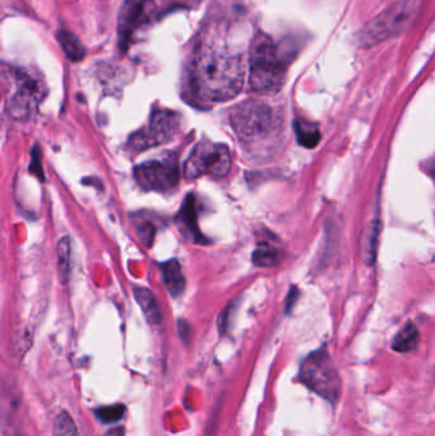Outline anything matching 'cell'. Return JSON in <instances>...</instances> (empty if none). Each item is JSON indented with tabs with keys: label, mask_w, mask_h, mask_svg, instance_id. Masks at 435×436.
<instances>
[{
	"label": "cell",
	"mask_w": 435,
	"mask_h": 436,
	"mask_svg": "<svg viewBox=\"0 0 435 436\" xmlns=\"http://www.w3.org/2000/svg\"><path fill=\"white\" fill-rule=\"evenodd\" d=\"M419 341H420V336H419V330L417 327L412 323H407L394 337L392 342V349L401 354L411 352L417 349Z\"/></svg>",
	"instance_id": "9a60e30c"
},
{
	"label": "cell",
	"mask_w": 435,
	"mask_h": 436,
	"mask_svg": "<svg viewBox=\"0 0 435 436\" xmlns=\"http://www.w3.org/2000/svg\"><path fill=\"white\" fill-rule=\"evenodd\" d=\"M194 94L205 102H225L240 94L245 81L242 56L215 46H202L190 72Z\"/></svg>",
	"instance_id": "6da1fadb"
},
{
	"label": "cell",
	"mask_w": 435,
	"mask_h": 436,
	"mask_svg": "<svg viewBox=\"0 0 435 436\" xmlns=\"http://www.w3.org/2000/svg\"><path fill=\"white\" fill-rule=\"evenodd\" d=\"M231 155L227 146L212 143L203 139L194 147L184 166L187 179H197L202 175L222 178L230 173Z\"/></svg>",
	"instance_id": "5b68a950"
},
{
	"label": "cell",
	"mask_w": 435,
	"mask_h": 436,
	"mask_svg": "<svg viewBox=\"0 0 435 436\" xmlns=\"http://www.w3.org/2000/svg\"><path fill=\"white\" fill-rule=\"evenodd\" d=\"M300 381L319 397L336 403L341 394V378L326 347L311 352L300 369Z\"/></svg>",
	"instance_id": "3957f363"
},
{
	"label": "cell",
	"mask_w": 435,
	"mask_h": 436,
	"mask_svg": "<svg viewBox=\"0 0 435 436\" xmlns=\"http://www.w3.org/2000/svg\"><path fill=\"white\" fill-rule=\"evenodd\" d=\"M54 435L55 436H81L75 420L68 412L62 411L54 421Z\"/></svg>",
	"instance_id": "ffe728a7"
},
{
	"label": "cell",
	"mask_w": 435,
	"mask_h": 436,
	"mask_svg": "<svg viewBox=\"0 0 435 436\" xmlns=\"http://www.w3.org/2000/svg\"><path fill=\"white\" fill-rule=\"evenodd\" d=\"M134 178L146 190L168 193L178 187L181 178L176 157L141 163L134 168Z\"/></svg>",
	"instance_id": "9c48e42d"
},
{
	"label": "cell",
	"mask_w": 435,
	"mask_h": 436,
	"mask_svg": "<svg viewBox=\"0 0 435 436\" xmlns=\"http://www.w3.org/2000/svg\"><path fill=\"white\" fill-rule=\"evenodd\" d=\"M425 170L430 175V178L435 182V156L431 157L428 163H425Z\"/></svg>",
	"instance_id": "603a6c76"
},
{
	"label": "cell",
	"mask_w": 435,
	"mask_h": 436,
	"mask_svg": "<svg viewBox=\"0 0 435 436\" xmlns=\"http://www.w3.org/2000/svg\"><path fill=\"white\" fill-rule=\"evenodd\" d=\"M231 123L239 137L252 141L271 131L276 121L274 111L268 105L259 101H248L232 110Z\"/></svg>",
	"instance_id": "8992f818"
},
{
	"label": "cell",
	"mask_w": 435,
	"mask_h": 436,
	"mask_svg": "<svg viewBox=\"0 0 435 436\" xmlns=\"http://www.w3.org/2000/svg\"><path fill=\"white\" fill-rule=\"evenodd\" d=\"M155 12L154 0H124L119 14V45L125 51L138 32L149 25Z\"/></svg>",
	"instance_id": "30bf717a"
},
{
	"label": "cell",
	"mask_w": 435,
	"mask_h": 436,
	"mask_svg": "<svg viewBox=\"0 0 435 436\" xmlns=\"http://www.w3.org/2000/svg\"><path fill=\"white\" fill-rule=\"evenodd\" d=\"M9 78L13 86L12 94L8 99L9 115L17 120L31 118L46 94L44 82L19 69L11 70Z\"/></svg>",
	"instance_id": "277c9868"
},
{
	"label": "cell",
	"mask_w": 435,
	"mask_h": 436,
	"mask_svg": "<svg viewBox=\"0 0 435 436\" xmlns=\"http://www.w3.org/2000/svg\"><path fill=\"white\" fill-rule=\"evenodd\" d=\"M133 293H134L138 305L141 306L144 312V317L149 320V323L154 325H161L162 314L154 293H151L149 288H144V287L134 288Z\"/></svg>",
	"instance_id": "4fadbf2b"
},
{
	"label": "cell",
	"mask_w": 435,
	"mask_h": 436,
	"mask_svg": "<svg viewBox=\"0 0 435 436\" xmlns=\"http://www.w3.org/2000/svg\"><path fill=\"white\" fill-rule=\"evenodd\" d=\"M286 62L272 38L259 33L254 38L249 59V88L257 94H274L285 83Z\"/></svg>",
	"instance_id": "7a4b0ae2"
},
{
	"label": "cell",
	"mask_w": 435,
	"mask_h": 436,
	"mask_svg": "<svg viewBox=\"0 0 435 436\" xmlns=\"http://www.w3.org/2000/svg\"><path fill=\"white\" fill-rule=\"evenodd\" d=\"M58 40L65 55L68 56L72 62H80L85 58V54H86L85 48L73 33L65 31V30H60L58 33Z\"/></svg>",
	"instance_id": "e0dca14e"
},
{
	"label": "cell",
	"mask_w": 435,
	"mask_h": 436,
	"mask_svg": "<svg viewBox=\"0 0 435 436\" xmlns=\"http://www.w3.org/2000/svg\"><path fill=\"white\" fill-rule=\"evenodd\" d=\"M125 405L117 403V405H104L95 411V416L99 418L104 424H117L122 418H124Z\"/></svg>",
	"instance_id": "44dd1931"
},
{
	"label": "cell",
	"mask_w": 435,
	"mask_h": 436,
	"mask_svg": "<svg viewBox=\"0 0 435 436\" xmlns=\"http://www.w3.org/2000/svg\"><path fill=\"white\" fill-rule=\"evenodd\" d=\"M161 268L163 283L168 288L170 295L174 296V298L181 296L183 291L186 290V277L181 272L179 262L175 261V259L168 261V262L162 264Z\"/></svg>",
	"instance_id": "7c38bea8"
},
{
	"label": "cell",
	"mask_w": 435,
	"mask_h": 436,
	"mask_svg": "<svg viewBox=\"0 0 435 436\" xmlns=\"http://www.w3.org/2000/svg\"><path fill=\"white\" fill-rule=\"evenodd\" d=\"M58 273L60 283L65 285L70 274V241L63 237L58 243Z\"/></svg>",
	"instance_id": "ac0fdd59"
},
{
	"label": "cell",
	"mask_w": 435,
	"mask_h": 436,
	"mask_svg": "<svg viewBox=\"0 0 435 436\" xmlns=\"http://www.w3.org/2000/svg\"><path fill=\"white\" fill-rule=\"evenodd\" d=\"M414 13L410 1L399 3L374 18L361 31V44L372 46L404 31Z\"/></svg>",
	"instance_id": "ba28073f"
},
{
	"label": "cell",
	"mask_w": 435,
	"mask_h": 436,
	"mask_svg": "<svg viewBox=\"0 0 435 436\" xmlns=\"http://www.w3.org/2000/svg\"><path fill=\"white\" fill-rule=\"evenodd\" d=\"M295 133H296L299 144H301L305 148L317 147L322 137L317 125L304 119H298L295 121Z\"/></svg>",
	"instance_id": "2e32d148"
},
{
	"label": "cell",
	"mask_w": 435,
	"mask_h": 436,
	"mask_svg": "<svg viewBox=\"0 0 435 436\" xmlns=\"http://www.w3.org/2000/svg\"><path fill=\"white\" fill-rule=\"evenodd\" d=\"M181 125V118L176 112L159 109L152 112L149 128L137 131L128 142V148L133 153L163 144L174 138Z\"/></svg>",
	"instance_id": "52a82bcc"
},
{
	"label": "cell",
	"mask_w": 435,
	"mask_h": 436,
	"mask_svg": "<svg viewBox=\"0 0 435 436\" xmlns=\"http://www.w3.org/2000/svg\"><path fill=\"white\" fill-rule=\"evenodd\" d=\"M298 291H296V288H292L291 293H290V296L287 298V312L291 309L292 305H294V303L298 299Z\"/></svg>",
	"instance_id": "cb8c5ba5"
},
{
	"label": "cell",
	"mask_w": 435,
	"mask_h": 436,
	"mask_svg": "<svg viewBox=\"0 0 435 436\" xmlns=\"http://www.w3.org/2000/svg\"><path fill=\"white\" fill-rule=\"evenodd\" d=\"M280 261V251L268 244L258 246L253 253V263L257 267H274Z\"/></svg>",
	"instance_id": "d6986e66"
},
{
	"label": "cell",
	"mask_w": 435,
	"mask_h": 436,
	"mask_svg": "<svg viewBox=\"0 0 435 436\" xmlns=\"http://www.w3.org/2000/svg\"><path fill=\"white\" fill-rule=\"evenodd\" d=\"M176 224L179 230L183 231L184 236L193 239L194 243H205V237L199 232L197 224V211H195V200L193 195H188L187 200L183 203L181 212L176 216Z\"/></svg>",
	"instance_id": "8fae6325"
},
{
	"label": "cell",
	"mask_w": 435,
	"mask_h": 436,
	"mask_svg": "<svg viewBox=\"0 0 435 436\" xmlns=\"http://www.w3.org/2000/svg\"><path fill=\"white\" fill-rule=\"evenodd\" d=\"M380 219H374L369 224L367 230L364 232L362 243H361L362 261L367 266H372L375 262L377 251H378V244H380Z\"/></svg>",
	"instance_id": "5bb4252c"
},
{
	"label": "cell",
	"mask_w": 435,
	"mask_h": 436,
	"mask_svg": "<svg viewBox=\"0 0 435 436\" xmlns=\"http://www.w3.org/2000/svg\"><path fill=\"white\" fill-rule=\"evenodd\" d=\"M38 151L35 148L33 152H32V163L31 166H30V171L33 173L35 175H38V179H41V180H44V173H43V166H41V163H40V156L38 155Z\"/></svg>",
	"instance_id": "7402d4cb"
}]
</instances>
